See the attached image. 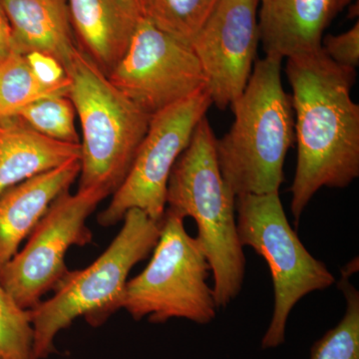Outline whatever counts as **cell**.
Wrapping results in <instances>:
<instances>
[{
    "label": "cell",
    "instance_id": "1",
    "mask_svg": "<svg viewBox=\"0 0 359 359\" xmlns=\"http://www.w3.org/2000/svg\"><path fill=\"white\" fill-rule=\"evenodd\" d=\"M292 89L297 169L290 187L295 226L318 191L346 188L359 177V105L351 96L356 70L323 48L287 58Z\"/></svg>",
    "mask_w": 359,
    "mask_h": 359
},
{
    "label": "cell",
    "instance_id": "2",
    "mask_svg": "<svg viewBox=\"0 0 359 359\" xmlns=\"http://www.w3.org/2000/svg\"><path fill=\"white\" fill-rule=\"evenodd\" d=\"M283 58L266 55L255 63L247 87L231 104L235 121L217 139V159L236 197L278 193L283 165L294 145V113L282 84Z\"/></svg>",
    "mask_w": 359,
    "mask_h": 359
},
{
    "label": "cell",
    "instance_id": "3",
    "mask_svg": "<svg viewBox=\"0 0 359 359\" xmlns=\"http://www.w3.org/2000/svg\"><path fill=\"white\" fill-rule=\"evenodd\" d=\"M216 142L205 116L170 175L166 210L195 219L219 309L228 306L242 290L247 261L238 235L236 196L219 170Z\"/></svg>",
    "mask_w": 359,
    "mask_h": 359
},
{
    "label": "cell",
    "instance_id": "4",
    "mask_svg": "<svg viewBox=\"0 0 359 359\" xmlns=\"http://www.w3.org/2000/svg\"><path fill=\"white\" fill-rule=\"evenodd\" d=\"M161 224L139 209L123 219L121 231L107 250L90 266L69 271L54 290V295L28 309L33 327V359H46L55 351L59 332L84 318L100 327L123 308L128 276L157 245Z\"/></svg>",
    "mask_w": 359,
    "mask_h": 359
},
{
    "label": "cell",
    "instance_id": "5",
    "mask_svg": "<svg viewBox=\"0 0 359 359\" xmlns=\"http://www.w3.org/2000/svg\"><path fill=\"white\" fill-rule=\"evenodd\" d=\"M67 96L80 120L79 188L113 195L126 178L151 116L116 88L78 48L65 69Z\"/></svg>",
    "mask_w": 359,
    "mask_h": 359
},
{
    "label": "cell",
    "instance_id": "6",
    "mask_svg": "<svg viewBox=\"0 0 359 359\" xmlns=\"http://www.w3.org/2000/svg\"><path fill=\"white\" fill-rule=\"evenodd\" d=\"M152 259L128 280L123 308L135 320L153 323L184 318L208 325L217 316L209 262L197 238L187 233L184 219L165 212Z\"/></svg>",
    "mask_w": 359,
    "mask_h": 359
},
{
    "label": "cell",
    "instance_id": "7",
    "mask_svg": "<svg viewBox=\"0 0 359 359\" xmlns=\"http://www.w3.org/2000/svg\"><path fill=\"white\" fill-rule=\"evenodd\" d=\"M236 219L241 244L256 250L271 269L275 304L262 348H276L285 344L295 304L311 292L332 287L335 278L292 230L278 192L238 196Z\"/></svg>",
    "mask_w": 359,
    "mask_h": 359
},
{
    "label": "cell",
    "instance_id": "8",
    "mask_svg": "<svg viewBox=\"0 0 359 359\" xmlns=\"http://www.w3.org/2000/svg\"><path fill=\"white\" fill-rule=\"evenodd\" d=\"M212 105L209 92L204 89L151 117L126 178L97 217L100 226H114L132 209L141 210L149 218L162 223L170 175Z\"/></svg>",
    "mask_w": 359,
    "mask_h": 359
},
{
    "label": "cell",
    "instance_id": "9",
    "mask_svg": "<svg viewBox=\"0 0 359 359\" xmlns=\"http://www.w3.org/2000/svg\"><path fill=\"white\" fill-rule=\"evenodd\" d=\"M105 193L95 189L65 191L58 196L28 237L22 249L0 269V283L25 309L35 308L69 271L65 257L73 245L92 242L86 221Z\"/></svg>",
    "mask_w": 359,
    "mask_h": 359
},
{
    "label": "cell",
    "instance_id": "10",
    "mask_svg": "<svg viewBox=\"0 0 359 359\" xmlns=\"http://www.w3.org/2000/svg\"><path fill=\"white\" fill-rule=\"evenodd\" d=\"M107 77L151 117L207 89L190 45L162 32L144 16L137 21L128 48Z\"/></svg>",
    "mask_w": 359,
    "mask_h": 359
},
{
    "label": "cell",
    "instance_id": "11",
    "mask_svg": "<svg viewBox=\"0 0 359 359\" xmlns=\"http://www.w3.org/2000/svg\"><path fill=\"white\" fill-rule=\"evenodd\" d=\"M257 7L259 0H219L191 41L219 109L242 95L252 75L259 42Z\"/></svg>",
    "mask_w": 359,
    "mask_h": 359
},
{
    "label": "cell",
    "instance_id": "12",
    "mask_svg": "<svg viewBox=\"0 0 359 359\" xmlns=\"http://www.w3.org/2000/svg\"><path fill=\"white\" fill-rule=\"evenodd\" d=\"M259 41L266 55L290 58L320 50L323 32L344 0H259Z\"/></svg>",
    "mask_w": 359,
    "mask_h": 359
},
{
    "label": "cell",
    "instance_id": "13",
    "mask_svg": "<svg viewBox=\"0 0 359 359\" xmlns=\"http://www.w3.org/2000/svg\"><path fill=\"white\" fill-rule=\"evenodd\" d=\"M80 160L25 180L0 195V269L13 259L54 200L80 175Z\"/></svg>",
    "mask_w": 359,
    "mask_h": 359
},
{
    "label": "cell",
    "instance_id": "14",
    "mask_svg": "<svg viewBox=\"0 0 359 359\" xmlns=\"http://www.w3.org/2000/svg\"><path fill=\"white\" fill-rule=\"evenodd\" d=\"M80 51L106 76L123 57L141 18L123 0H66Z\"/></svg>",
    "mask_w": 359,
    "mask_h": 359
},
{
    "label": "cell",
    "instance_id": "15",
    "mask_svg": "<svg viewBox=\"0 0 359 359\" xmlns=\"http://www.w3.org/2000/svg\"><path fill=\"white\" fill-rule=\"evenodd\" d=\"M13 32L14 51L43 52L65 69L78 47L66 0H0Z\"/></svg>",
    "mask_w": 359,
    "mask_h": 359
},
{
    "label": "cell",
    "instance_id": "16",
    "mask_svg": "<svg viewBox=\"0 0 359 359\" xmlns=\"http://www.w3.org/2000/svg\"><path fill=\"white\" fill-rule=\"evenodd\" d=\"M80 155V144L47 138L18 117L0 119V195Z\"/></svg>",
    "mask_w": 359,
    "mask_h": 359
},
{
    "label": "cell",
    "instance_id": "17",
    "mask_svg": "<svg viewBox=\"0 0 359 359\" xmlns=\"http://www.w3.org/2000/svg\"><path fill=\"white\" fill-rule=\"evenodd\" d=\"M69 84L48 86L34 76L25 55L13 51L0 62V119L15 117L40 99L67 96Z\"/></svg>",
    "mask_w": 359,
    "mask_h": 359
},
{
    "label": "cell",
    "instance_id": "18",
    "mask_svg": "<svg viewBox=\"0 0 359 359\" xmlns=\"http://www.w3.org/2000/svg\"><path fill=\"white\" fill-rule=\"evenodd\" d=\"M353 273L351 264L341 271L339 289L346 297V313L337 327L314 342L311 359H359V292L349 282Z\"/></svg>",
    "mask_w": 359,
    "mask_h": 359
},
{
    "label": "cell",
    "instance_id": "19",
    "mask_svg": "<svg viewBox=\"0 0 359 359\" xmlns=\"http://www.w3.org/2000/svg\"><path fill=\"white\" fill-rule=\"evenodd\" d=\"M219 0H144L143 14L162 32L190 45Z\"/></svg>",
    "mask_w": 359,
    "mask_h": 359
},
{
    "label": "cell",
    "instance_id": "20",
    "mask_svg": "<svg viewBox=\"0 0 359 359\" xmlns=\"http://www.w3.org/2000/svg\"><path fill=\"white\" fill-rule=\"evenodd\" d=\"M15 117L47 138L80 144L75 126L76 112L68 96L40 99L21 109Z\"/></svg>",
    "mask_w": 359,
    "mask_h": 359
},
{
    "label": "cell",
    "instance_id": "21",
    "mask_svg": "<svg viewBox=\"0 0 359 359\" xmlns=\"http://www.w3.org/2000/svg\"><path fill=\"white\" fill-rule=\"evenodd\" d=\"M0 359H33V327L29 311L21 308L1 283Z\"/></svg>",
    "mask_w": 359,
    "mask_h": 359
},
{
    "label": "cell",
    "instance_id": "22",
    "mask_svg": "<svg viewBox=\"0 0 359 359\" xmlns=\"http://www.w3.org/2000/svg\"><path fill=\"white\" fill-rule=\"evenodd\" d=\"M325 54L341 67L356 70L359 65V22L339 35L328 34L321 41Z\"/></svg>",
    "mask_w": 359,
    "mask_h": 359
},
{
    "label": "cell",
    "instance_id": "23",
    "mask_svg": "<svg viewBox=\"0 0 359 359\" xmlns=\"http://www.w3.org/2000/svg\"><path fill=\"white\" fill-rule=\"evenodd\" d=\"M25 58L33 74L41 83L48 86L70 83L65 67L53 56L43 52L32 51L25 54Z\"/></svg>",
    "mask_w": 359,
    "mask_h": 359
},
{
    "label": "cell",
    "instance_id": "24",
    "mask_svg": "<svg viewBox=\"0 0 359 359\" xmlns=\"http://www.w3.org/2000/svg\"><path fill=\"white\" fill-rule=\"evenodd\" d=\"M14 51L13 32L6 13L0 4V62Z\"/></svg>",
    "mask_w": 359,
    "mask_h": 359
},
{
    "label": "cell",
    "instance_id": "25",
    "mask_svg": "<svg viewBox=\"0 0 359 359\" xmlns=\"http://www.w3.org/2000/svg\"><path fill=\"white\" fill-rule=\"evenodd\" d=\"M123 1H124L130 8L133 9L135 13L142 16V14H143L144 0H123Z\"/></svg>",
    "mask_w": 359,
    "mask_h": 359
},
{
    "label": "cell",
    "instance_id": "26",
    "mask_svg": "<svg viewBox=\"0 0 359 359\" xmlns=\"http://www.w3.org/2000/svg\"><path fill=\"white\" fill-rule=\"evenodd\" d=\"M349 1H351V0H344V6H346Z\"/></svg>",
    "mask_w": 359,
    "mask_h": 359
}]
</instances>
